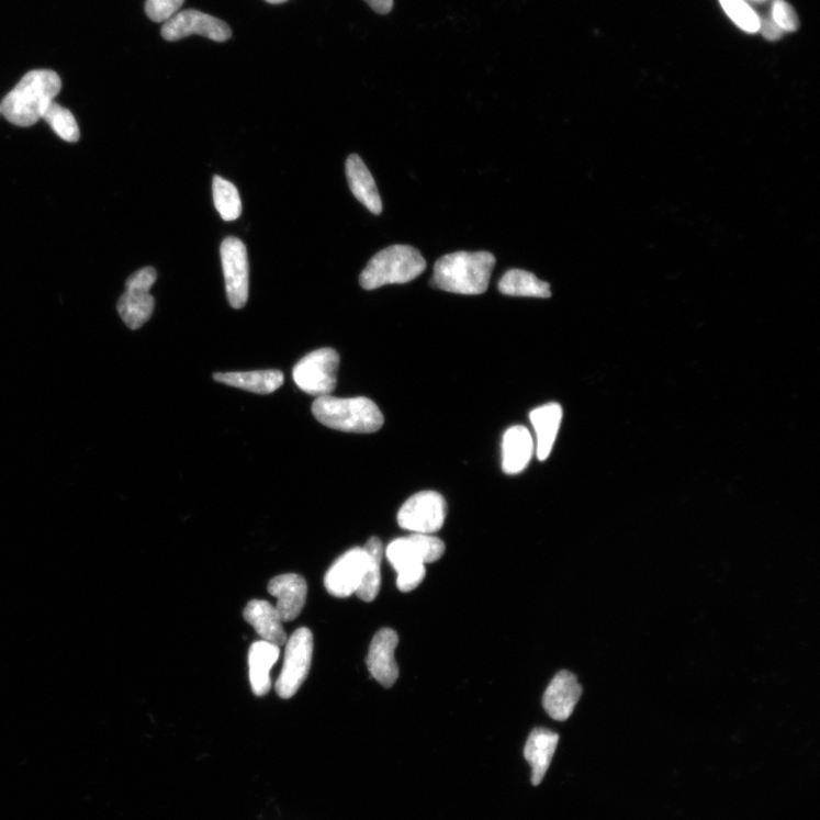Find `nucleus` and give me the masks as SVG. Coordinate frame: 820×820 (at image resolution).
<instances>
[{"mask_svg":"<svg viewBox=\"0 0 820 820\" xmlns=\"http://www.w3.org/2000/svg\"><path fill=\"white\" fill-rule=\"evenodd\" d=\"M314 651L313 632L308 628H299L287 642L285 659L277 693L280 697L291 698L308 677Z\"/></svg>","mask_w":820,"mask_h":820,"instance_id":"6e6552de","label":"nucleus"},{"mask_svg":"<svg viewBox=\"0 0 820 820\" xmlns=\"http://www.w3.org/2000/svg\"><path fill=\"white\" fill-rule=\"evenodd\" d=\"M214 379L223 384L258 394H270L284 383V374L278 370L216 373Z\"/></svg>","mask_w":820,"mask_h":820,"instance_id":"4be33fe9","label":"nucleus"},{"mask_svg":"<svg viewBox=\"0 0 820 820\" xmlns=\"http://www.w3.org/2000/svg\"><path fill=\"white\" fill-rule=\"evenodd\" d=\"M349 188L355 198L372 214L380 215L383 209L382 200L375 184V180L361 158L351 155L346 164Z\"/></svg>","mask_w":820,"mask_h":820,"instance_id":"aec40b11","label":"nucleus"},{"mask_svg":"<svg viewBox=\"0 0 820 820\" xmlns=\"http://www.w3.org/2000/svg\"><path fill=\"white\" fill-rule=\"evenodd\" d=\"M427 269V261L411 246H392L377 254L359 278L363 290L372 291L389 284H406Z\"/></svg>","mask_w":820,"mask_h":820,"instance_id":"39448f33","label":"nucleus"},{"mask_svg":"<svg viewBox=\"0 0 820 820\" xmlns=\"http://www.w3.org/2000/svg\"><path fill=\"white\" fill-rule=\"evenodd\" d=\"M226 292L229 305L241 310L249 299V261L245 243L237 237H227L221 248Z\"/></svg>","mask_w":820,"mask_h":820,"instance_id":"9d476101","label":"nucleus"},{"mask_svg":"<svg viewBox=\"0 0 820 820\" xmlns=\"http://www.w3.org/2000/svg\"><path fill=\"white\" fill-rule=\"evenodd\" d=\"M313 414L325 427L349 434H374L384 424L378 405L364 397H318L313 404Z\"/></svg>","mask_w":820,"mask_h":820,"instance_id":"20e7f679","label":"nucleus"},{"mask_svg":"<svg viewBox=\"0 0 820 820\" xmlns=\"http://www.w3.org/2000/svg\"><path fill=\"white\" fill-rule=\"evenodd\" d=\"M501 293L509 296L551 297L550 283L540 281L532 272L510 269L498 283Z\"/></svg>","mask_w":820,"mask_h":820,"instance_id":"5701e85b","label":"nucleus"},{"mask_svg":"<svg viewBox=\"0 0 820 820\" xmlns=\"http://www.w3.org/2000/svg\"><path fill=\"white\" fill-rule=\"evenodd\" d=\"M186 0H146L145 12L155 22H167L176 15Z\"/></svg>","mask_w":820,"mask_h":820,"instance_id":"cd10ccee","label":"nucleus"},{"mask_svg":"<svg viewBox=\"0 0 820 820\" xmlns=\"http://www.w3.org/2000/svg\"><path fill=\"white\" fill-rule=\"evenodd\" d=\"M562 417L563 409L557 403L543 405L530 413V420L536 433V453L540 462L550 458Z\"/></svg>","mask_w":820,"mask_h":820,"instance_id":"f3484780","label":"nucleus"},{"mask_svg":"<svg viewBox=\"0 0 820 820\" xmlns=\"http://www.w3.org/2000/svg\"><path fill=\"white\" fill-rule=\"evenodd\" d=\"M157 279V270L145 267L127 280L126 291L117 301V313L131 329L141 328L154 315L156 300L149 291Z\"/></svg>","mask_w":820,"mask_h":820,"instance_id":"0eeeda50","label":"nucleus"},{"mask_svg":"<svg viewBox=\"0 0 820 820\" xmlns=\"http://www.w3.org/2000/svg\"><path fill=\"white\" fill-rule=\"evenodd\" d=\"M268 592L278 598L276 609L282 621L289 622L296 619L305 607L308 586L303 576L288 573L271 580Z\"/></svg>","mask_w":820,"mask_h":820,"instance_id":"4468645a","label":"nucleus"},{"mask_svg":"<svg viewBox=\"0 0 820 820\" xmlns=\"http://www.w3.org/2000/svg\"><path fill=\"white\" fill-rule=\"evenodd\" d=\"M496 258L491 252H454L440 258L433 288L456 294L479 295L488 290Z\"/></svg>","mask_w":820,"mask_h":820,"instance_id":"f03ea898","label":"nucleus"},{"mask_svg":"<svg viewBox=\"0 0 820 820\" xmlns=\"http://www.w3.org/2000/svg\"><path fill=\"white\" fill-rule=\"evenodd\" d=\"M400 643L396 631L384 628L373 638L368 655V667L371 675L383 686L392 687L400 677V667L394 652Z\"/></svg>","mask_w":820,"mask_h":820,"instance_id":"ddd939ff","label":"nucleus"},{"mask_svg":"<svg viewBox=\"0 0 820 820\" xmlns=\"http://www.w3.org/2000/svg\"><path fill=\"white\" fill-rule=\"evenodd\" d=\"M447 503L436 492H420L412 496L398 513V524L413 533L434 535L446 520Z\"/></svg>","mask_w":820,"mask_h":820,"instance_id":"1a4fd4ad","label":"nucleus"},{"mask_svg":"<svg viewBox=\"0 0 820 820\" xmlns=\"http://www.w3.org/2000/svg\"><path fill=\"white\" fill-rule=\"evenodd\" d=\"M761 30L764 36L770 41H776L783 35V30L773 21V19H766L764 23H761Z\"/></svg>","mask_w":820,"mask_h":820,"instance_id":"c756f323","label":"nucleus"},{"mask_svg":"<svg viewBox=\"0 0 820 820\" xmlns=\"http://www.w3.org/2000/svg\"><path fill=\"white\" fill-rule=\"evenodd\" d=\"M212 192H214L215 206L225 222H233L239 218L241 202L233 182L221 176H215L214 182H212Z\"/></svg>","mask_w":820,"mask_h":820,"instance_id":"393cba45","label":"nucleus"},{"mask_svg":"<svg viewBox=\"0 0 820 820\" xmlns=\"http://www.w3.org/2000/svg\"><path fill=\"white\" fill-rule=\"evenodd\" d=\"M245 619L256 629L262 641L280 648L287 644L288 636L283 621L269 602L251 600L246 607Z\"/></svg>","mask_w":820,"mask_h":820,"instance_id":"6ab92c4d","label":"nucleus"},{"mask_svg":"<svg viewBox=\"0 0 820 820\" xmlns=\"http://www.w3.org/2000/svg\"><path fill=\"white\" fill-rule=\"evenodd\" d=\"M560 738L550 729L536 728L525 746V757L531 765V782L539 785L549 771L557 752Z\"/></svg>","mask_w":820,"mask_h":820,"instance_id":"a211bd4d","label":"nucleus"},{"mask_svg":"<svg viewBox=\"0 0 820 820\" xmlns=\"http://www.w3.org/2000/svg\"><path fill=\"white\" fill-rule=\"evenodd\" d=\"M0 114H2V106H0Z\"/></svg>","mask_w":820,"mask_h":820,"instance_id":"473e14b6","label":"nucleus"},{"mask_svg":"<svg viewBox=\"0 0 820 820\" xmlns=\"http://www.w3.org/2000/svg\"><path fill=\"white\" fill-rule=\"evenodd\" d=\"M502 449L503 471L519 474L529 465L536 447L531 433L524 425H515L505 433Z\"/></svg>","mask_w":820,"mask_h":820,"instance_id":"dca6fc26","label":"nucleus"},{"mask_svg":"<svg viewBox=\"0 0 820 820\" xmlns=\"http://www.w3.org/2000/svg\"><path fill=\"white\" fill-rule=\"evenodd\" d=\"M367 561V552L359 547L344 554L325 575L324 584L327 592L341 598L356 594L362 581Z\"/></svg>","mask_w":820,"mask_h":820,"instance_id":"f8f14e48","label":"nucleus"},{"mask_svg":"<svg viewBox=\"0 0 820 820\" xmlns=\"http://www.w3.org/2000/svg\"><path fill=\"white\" fill-rule=\"evenodd\" d=\"M720 4L744 32L754 34L761 30V19L751 10L744 0H720Z\"/></svg>","mask_w":820,"mask_h":820,"instance_id":"bb28decb","label":"nucleus"},{"mask_svg":"<svg viewBox=\"0 0 820 820\" xmlns=\"http://www.w3.org/2000/svg\"><path fill=\"white\" fill-rule=\"evenodd\" d=\"M280 653V647L265 641L257 642L250 648V682L255 695L265 696L270 690V671L278 662Z\"/></svg>","mask_w":820,"mask_h":820,"instance_id":"412c9836","label":"nucleus"},{"mask_svg":"<svg viewBox=\"0 0 820 820\" xmlns=\"http://www.w3.org/2000/svg\"><path fill=\"white\" fill-rule=\"evenodd\" d=\"M369 7L377 13L385 15L393 9V0H364Z\"/></svg>","mask_w":820,"mask_h":820,"instance_id":"7c9ffc66","label":"nucleus"},{"mask_svg":"<svg viewBox=\"0 0 820 820\" xmlns=\"http://www.w3.org/2000/svg\"><path fill=\"white\" fill-rule=\"evenodd\" d=\"M60 88H63V81L56 72L52 70L30 71L0 103L2 114L14 126L32 127L43 119Z\"/></svg>","mask_w":820,"mask_h":820,"instance_id":"f257e3e1","label":"nucleus"},{"mask_svg":"<svg viewBox=\"0 0 820 820\" xmlns=\"http://www.w3.org/2000/svg\"><path fill=\"white\" fill-rule=\"evenodd\" d=\"M772 19L783 32L793 33L799 27L798 15L786 0H775Z\"/></svg>","mask_w":820,"mask_h":820,"instance_id":"c85d7f7f","label":"nucleus"},{"mask_svg":"<svg viewBox=\"0 0 820 820\" xmlns=\"http://www.w3.org/2000/svg\"><path fill=\"white\" fill-rule=\"evenodd\" d=\"M363 550L368 557L367 568H364L362 581L356 595L364 602H372L377 598L381 588L383 546L379 538L372 537L364 544Z\"/></svg>","mask_w":820,"mask_h":820,"instance_id":"b1692460","label":"nucleus"},{"mask_svg":"<svg viewBox=\"0 0 820 820\" xmlns=\"http://www.w3.org/2000/svg\"><path fill=\"white\" fill-rule=\"evenodd\" d=\"M446 551L443 541L433 535L413 533L393 540L386 549L387 561L397 571V586L408 593L416 589L425 576V564L437 562Z\"/></svg>","mask_w":820,"mask_h":820,"instance_id":"7ed1b4c3","label":"nucleus"},{"mask_svg":"<svg viewBox=\"0 0 820 820\" xmlns=\"http://www.w3.org/2000/svg\"><path fill=\"white\" fill-rule=\"evenodd\" d=\"M43 119L54 133L68 143H77L80 138L79 127L75 115L66 108L53 102Z\"/></svg>","mask_w":820,"mask_h":820,"instance_id":"a878e982","label":"nucleus"},{"mask_svg":"<svg viewBox=\"0 0 820 820\" xmlns=\"http://www.w3.org/2000/svg\"><path fill=\"white\" fill-rule=\"evenodd\" d=\"M266 2L269 4H273V5H279V4L287 3L288 0H266Z\"/></svg>","mask_w":820,"mask_h":820,"instance_id":"2f4dec72","label":"nucleus"},{"mask_svg":"<svg viewBox=\"0 0 820 820\" xmlns=\"http://www.w3.org/2000/svg\"><path fill=\"white\" fill-rule=\"evenodd\" d=\"M161 34L168 42H178L191 35H199L224 43L232 37V30L227 23L215 16L188 10L178 12L165 22Z\"/></svg>","mask_w":820,"mask_h":820,"instance_id":"9b49d317","label":"nucleus"},{"mask_svg":"<svg viewBox=\"0 0 820 820\" xmlns=\"http://www.w3.org/2000/svg\"><path fill=\"white\" fill-rule=\"evenodd\" d=\"M583 694V688L576 677L570 672H560L547 687L542 706L551 718L564 721L570 718Z\"/></svg>","mask_w":820,"mask_h":820,"instance_id":"2eb2a0df","label":"nucleus"},{"mask_svg":"<svg viewBox=\"0 0 820 820\" xmlns=\"http://www.w3.org/2000/svg\"><path fill=\"white\" fill-rule=\"evenodd\" d=\"M339 353L332 348L315 350L303 357L293 369L295 384L311 396H330L338 383Z\"/></svg>","mask_w":820,"mask_h":820,"instance_id":"423d86ee","label":"nucleus"}]
</instances>
